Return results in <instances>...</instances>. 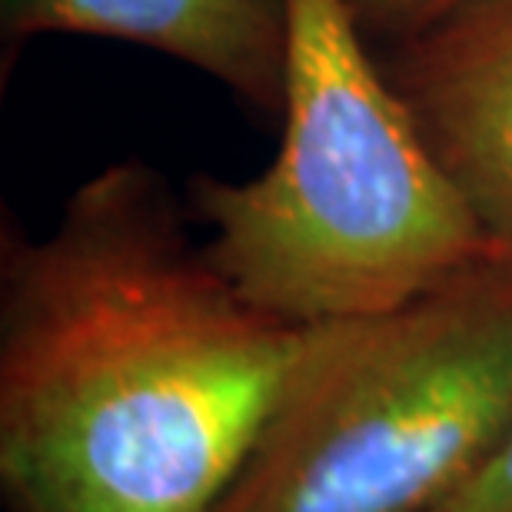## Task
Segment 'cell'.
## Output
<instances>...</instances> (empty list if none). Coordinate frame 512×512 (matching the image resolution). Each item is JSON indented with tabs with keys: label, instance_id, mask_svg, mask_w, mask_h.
<instances>
[{
	"label": "cell",
	"instance_id": "1",
	"mask_svg": "<svg viewBox=\"0 0 512 512\" xmlns=\"http://www.w3.org/2000/svg\"><path fill=\"white\" fill-rule=\"evenodd\" d=\"M143 160L0 233L7 512H210L240 473L300 326L233 290Z\"/></svg>",
	"mask_w": 512,
	"mask_h": 512
},
{
	"label": "cell",
	"instance_id": "2",
	"mask_svg": "<svg viewBox=\"0 0 512 512\" xmlns=\"http://www.w3.org/2000/svg\"><path fill=\"white\" fill-rule=\"evenodd\" d=\"M286 14L273 163L187 183L203 247L233 290L273 320L313 326L399 306L493 250L350 0H286Z\"/></svg>",
	"mask_w": 512,
	"mask_h": 512
},
{
	"label": "cell",
	"instance_id": "6",
	"mask_svg": "<svg viewBox=\"0 0 512 512\" xmlns=\"http://www.w3.org/2000/svg\"><path fill=\"white\" fill-rule=\"evenodd\" d=\"M456 4H463V0H350V10L360 30L370 37V44L389 47L416 34L429 20L443 17Z\"/></svg>",
	"mask_w": 512,
	"mask_h": 512
},
{
	"label": "cell",
	"instance_id": "7",
	"mask_svg": "<svg viewBox=\"0 0 512 512\" xmlns=\"http://www.w3.org/2000/svg\"><path fill=\"white\" fill-rule=\"evenodd\" d=\"M436 512H512V429L496 453Z\"/></svg>",
	"mask_w": 512,
	"mask_h": 512
},
{
	"label": "cell",
	"instance_id": "4",
	"mask_svg": "<svg viewBox=\"0 0 512 512\" xmlns=\"http://www.w3.org/2000/svg\"><path fill=\"white\" fill-rule=\"evenodd\" d=\"M383 67L479 227L512 247V0H463Z\"/></svg>",
	"mask_w": 512,
	"mask_h": 512
},
{
	"label": "cell",
	"instance_id": "5",
	"mask_svg": "<svg viewBox=\"0 0 512 512\" xmlns=\"http://www.w3.org/2000/svg\"><path fill=\"white\" fill-rule=\"evenodd\" d=\"M10 44L77 34L147 47L280 117L290 54L286 0H0Z\"/></svg>",
	"mask_w": 512,
	"mask_h": 512
},
{
	"label": "cell",
	"instance_id": "3",
	"mask_svg": "<svg viewBox=\"0 0 512 512\" xmlns=\"http://www.w3.org/2000/svg\"><path fill=\"white\" fill-rule=\"evenodd\" d=\"M512 429V247L380 313L300 326L210 512H436Z\"/></svg>",
	"mask_w": 512,
	"mask_h": 512
}]
</instances>
